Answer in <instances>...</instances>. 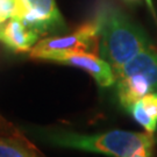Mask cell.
<instances>
[{
  "instance_id": "cell-1",
  "label": "cell",
  "mask_w": 157,
  "mask_h": 157,
  "mask_svg": "<svg viewBox=\"0 0 157 157\" xmlns=\"http://www.w3.org/2000/svg\"><path fill=\"white\" fill-rule=\"evenodd\" d=\"M94 21L99 33V56L111 65L114 73L152 44L148 35L115 6L102 4Z\"/></svg>"
},
{
  "instance_id": "cell-2",
  "label": "cell",
  "mask_w": 157,
  "mask_h": 157,
  "mask_svg": "<svg viewBox=\"0 0 157 157\" xmlns=\"http://www.w3.org/2000/svg\"><path fill=\"white\" fill-rule=\"evenodd\" d=\"M36 140L45 144L102 154L111 157H128L141 147H154L156 139L150 133L109 130L106 133L82 134L62 128H36L29 130Z\"/></svg>"
},
{
  "instance_id": "cell-3",
  "label": "cell",
  "mask_w": 157,
  "mask_h": 157,
  "mask_svg": "<svg viewBox=\"0 0 157 157\" xmlns=\"http://www.w3.org/2000/svg\"><path fill=\"white\" fill-rule=\"evenodd\" d=\"M120 105L129 112L136 101L157 93V47L151 44L114 73Z\"/></svg>"
},
{
  "instance_id": "cell-4",
  "label": "cell",
  "mask_w": 157,
  "mask_h": 157,
  "mask_svg": "<svg viewBox=\"0 0 157 157\" xmlns=\"http://www.w3.org/2000/svg\"><path fill=\"white\" fill-rule=\"evenodd\" d=\"M98 26L94 20L82 25L73 33L65 36L47 37L36 42L30 50V57L43 59L47 55L67 51H94L98 47Z\"/></svg>"
},
{
  "instance_id": "cell-5",
  "label": "cell",
  "mask_w": 157,
  "mask_h": 157,
  "mask_svg": "<svg viewBox=\"0 0 157 157\" xmlns=\"http://www.w3.org/2000/svg\"><path fill=\"white\" fill-rule=\"evenodd\" d=\"M15 17L21 19L39 35L64 33L67 25L55 0H17Z\"/></svg>"
},
{
  "instance_id": "cell-6",
  "label": "cell",
  "mask_w": 157,
  "mask_h": 157,
  "mask_svg": "<svg viewBox=\"0 0 157 157\" xmlns=\"http://www.w3.org/2000/svg\"><path fill=\"white\" fill-rule=\"evenodd\" d=\"M65 64L82 69L90 75L100 87H109L115 84V76L111 65L91 51H67L50 54L42 59Z\"/></svg>"
},
{
  "instance_id": "cell-7",
  "label": "cell",
  "mask_w": 157,
  "mask_h": 157,
  "mask_svg": "<svg viewBox=\"0 0 157 157\" xmlns=\"http://www.w3.org/2000/svg\"><path fill=\"white\" fill-rule=\"evenodd\" d=\"M39 34L29 28L21 19L13 17L0 23V42L14 52H27L33 49Z\"/></svg>"
},
{
  "instance_id": "cell-8",
  "label": "cell",
  "mask_w": 157,
  "mask_h": 157,
  "mask_svg": "<svg viewBox=\"0 0 157 157\" xmlns=\"http://www.w3.org/2000/svg\"><path fill=\"white\" fill-rule=\"evenodd\" d=\"M137 124L150 134L157 130V93H149L136 101L129 112Z\"/></svg>"
},
{
  "instance_id": "cell-9",
  "label": "cell",
  "mask_w": 157,
  "mask_h": 157,
  "mask_svg": "<svg viewBox=\"0 0 157 157\" xmlns=\"http://www.w3.org/2000/svg\"><path fill=\"white\" fill-rule=\"evenodd\" d=\"M0 157H43L29 140L0 136Z\"/></svg>"
},
{
  "instance_id": "cell-10",
  "label": "cell",
  "mask_w": 157,
  "mask_h": 157,
  "mask_svg": "<svg viewBox=\"0 0 157 157\" xmlns=\"http://www.w3.org/2000/svg\"><path fill=\"white\" fill-rule=\"evenodd\" d=\"M0 136H8V137H17V139H22V140H28L21 130L8 121L0 114Z\"/></svg>"
},
{
  "instance_id": "cell-11",
  "label": "cell",
  "mask_w": 157,
  "mask_h": 157,
  "mask_svg": "<svg viewBox=\"0 0 157 157\" xmlns=\"http://www.w3.org/2000/svg\"><path fill=\"white\" fill-rule=\"evenodd\" d=\"M17 0H0V23L17 15Z\"/></svg>"
},
{
  "instance_id": "cell-12",
  "label": "cell",
  "mask_w": 157,
  "mask_h": 157,
  "mask_svg": "<svg viewBox=\"0 0 157 157\" xmlns=\"http://www.w3.org/2000/svg\"><path fill=\"white\" fill-rule=\"evenodd\" d=\"M128 157H152V147H141L140 149H137L134 154H132Z\"/></svg>"
},
{
  "instance_id": "cell-13",
  "label": "cell",
  "mask_w": 157,
  "mask_h": 157,
  "mask_svg": "<svg viewBox=\"0 0 157 157\" xmlns=\"http://www.w3.org/2000/svg\"><path fill=\"white\" fill-rule=\"evenodd\" d=\"M126 1H128V2H134V1H139V0H126ZM147 1V4L149 5V7L151 8V11H152V13H154V10H152V4H151V0H146ZM155 14V13H154Z\"/></svg>"
}]
</instances>
